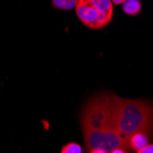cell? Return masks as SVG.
I'll list each match as a JSON object with an SVG mask.
<instances>
[{"mask_svg":"<svg viewBox=\"0 0 153 153\" xmlns=\"http://www.w3.org/2000/svg\"><path fill=\"white\" fill-rule=\"evenodd\" d=\"M107 101L116 129L127 149L132 134L141 131L149 135L153 129V106L145 101L124 99L112 93L107 94Z\"/></svg>","mask_w":153,"mask_h":153,"instance_id":"cell-2","label":"cell"},{"mask_svg":"<svg viewBox=\"0 0 153 153\" xmlns=\"http://www.w3.org/2000/svg\"><path fill=\"white\" fill-rule=\"evenodd\" d=\"M111 1H112V3L115 5H122L126 0H111Z\"/></svg>","mask_w":153,"mask_h":153,"instance_id":"cell-9","label":"cell"},{"mask_svg":"<svg viewBox=\"0 0 153 153\" xmlns=\"http://www.w3.org/2000/svg\"><path fill=\"white\" fill-rule=\"evenodd\" d=\"M75 12L85 27L99 30L112 19L113 3L111 0H78Z\"/></svg>","mask_w":153,"mask_h":153,"instance_id":"cell-3","label":"cell"},{"mask_svg":"<svg viewBox=\"0 0 153 153\" xmlns=\"http://www.w3.org/2000/svg\"><path fill=\"white\" fill-rule=\"evenodd\" d=\"M82 128L86 152L111 153L116 149L128 152L114 125L107 101V94L91 98L82 113Z\"/></svg>","mask_w":153,"mask_h":153,"instance_id":"cell-1","label":"cell"},{"mask_svg":"<svg viewBox=\"0 0 153 153\" xmlns=\"http://www.w3.org/2000/svg\"><path fill=\"white\" fill-rule=\"evenodd\" d=\"M82 152V147L77 143H68L62 149V153H81Z\"/></svg>","mask_w":153,"mask_h":153,"instance_id":"cell-7","label":"cell"},{"mask_svg":"<svg viewBox=\"0 0 153 153\" xmlns=\"http://www.w3.org/2000/svg\"><path fill=\"white\" fill-rule=\"evenodd\" d=\"M77 2L78 0H52V5L59 9L71 10L75 8Z\"/></svg>","mask_w":153,"mask_h":153,"instance_id":"cell-6","label":"cell"},{"mask_svg":"<svg viewBox=\"0 0 153 153\" xmlns=\"http://www.w3.org/2000/svg\"><path fill=\"white\" fill-rule=\"evenodd\" d=\"M122 5L124 12L129 16H136L141 10L140 0H126Z\"/></svg>","mask_w":153,"mask_h":153,"instance_id":"cell-5","label":"cell"},{"mask_svg":"<svg viewBox=\"0 0 153 153\" xmlns=\"http://www.w3.org/2000/svg\"><path fill=\"white\" fill-rule=\"evenodd\" d=\"M149 135L145 132L138 131L132 134L128 140V151H138L140 149L149 144Z\"/></svg>","mask_w":153,"mask_h":153,"instance_id":"cell-4","label":"cell"},{"mask_svg":"<svg viewBox=\"0 0 153 153\" xmlns=\"http://www.w3.org/2000/svg\"><path fill=\"white\" fill-rule=\"evenodd\" d=\"M138 153H153V144H147L137 151Z\"/></svg>","mask_w":153,"mask_h":153,"instance_id":"cell-8","label":"cell"}]
</instances>
